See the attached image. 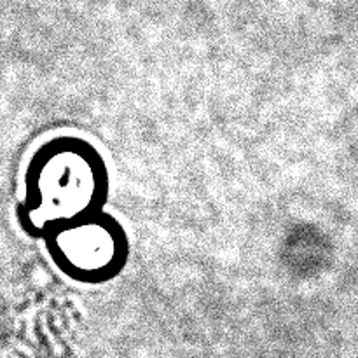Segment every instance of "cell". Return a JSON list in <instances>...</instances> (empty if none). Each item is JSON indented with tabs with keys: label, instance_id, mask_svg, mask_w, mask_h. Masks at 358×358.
<instances>
[{
	"label": "cell",
	"instance_id": "obj_2",
	"mask_svg": "<svg viewBox=\"0 0 358 358\" xmlns=\"http://www.w3.org/2000/svg\"><path fill=\"white\" fill-rule=\"evenodd\" d=\"M42 240L55 268L83 285L114 282L131 259L128 229L107 210L52 227Z\"/></svg>",
	"mask_w": 358,
	"mask_h": 358
},
{
	"label": "cell",
	"instance_id": "obj_1",
	"mask_svg": "<svg viewBox=\"0 0 358 358\" xmlns=\"http://www.w3.org/2000/svg\"><path fill=\"white\" fill-rule=\"evenodd\" d=\"M110 170L101 150L80 135H55L35 150L27 170V206L38 236L56 226L103 212Z\"/></svg>",
	"mask_w": 358,
	"mask_h": 358
}]
</instances>
